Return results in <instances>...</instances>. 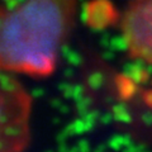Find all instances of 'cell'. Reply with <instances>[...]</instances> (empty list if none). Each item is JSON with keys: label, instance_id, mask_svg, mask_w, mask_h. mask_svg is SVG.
Wrapping results in <instances>:
<instances>
[{"label": "cell", "instance_id": "7a4b0ae2", "mask_svg": "<svg viewBox=\"0 0 152 152\" xmlns=\"http://www.w3.org/2000/svg\"><path fill=\"white\" fill-rule=\"evenodd\" d=\"M32 96L13 74L0 71V152H23L31 141Z\"/></svg>", "mask_w": 152, "mask_h": 152}, {"label": "cell", "instance_id": "3957f363", "mask_svg": "<svg viewBox=\"0 0 152 152\" xmlns=\"http://www.w3.org/2000/svg\"><path fill=\"white\" fill-rule=\"evenodd\" d=\"M121 31L128 55L152 65V0H129L122 14Z\"/></svg>", "mask_w": 152, "mask_h": 152}, {"label": "cell", "instance_id": "6da1fadb", "mask_svg": "<svg viewBox=\"0 0 152 152\" xmlns=\"http://www.w3.org/2000/svg\"><path fill=\"white\" fill-rule=\"evenodd\" d=\"M77 0L0 4V71L48 77L75 27Z\"/></svg>", "mask_w": 152, "mask_h": 152}]
</instances>
